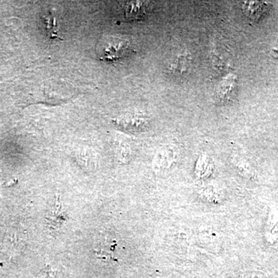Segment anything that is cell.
Instances as JSON below:
<instances>
[{
    "label": "cell",
    "mask_w": 278,
    "mask_h": 278,
    "mask_svg": "<svg viewBox=\"0 0 278 278\" xmlns=\"http://www.w3.org/2000/svg\"><path fill=\"white\" fill-rule=\"evenodd\" d=\"M131 44L128 40L111 36L102 42L100 47V61L114 62L129 55Z\"/></svg>",
    "instance_id": "obj_1"
},
{
    "label": "cell",
    "mask_w": 278,
    "mask_h": 278,
    "mask_svg": "<svg viewBox=\"0 0 278 278\" xmlns=\"http://www.w3.org/2000/svg\"><path fill=\"white\" fill-rule=\"evenodd\" d=\"M148 121L149 119L146 116L137 113H128L112 120L116 126L128 131L142 130L147 126Z\"/></svg>",
    "instance_id": "obj_2"
},
{
    "label": "cell",
    "mask_w": 278,
    "mask_h": 278,
    "mask_svg": "<svg viewBox=\"0 0 278 278\" xmlns=\"http://www.w3.org/2000/svg\"><path fill=\"white\" fill-rule=\"evenodd\" d=\"M67 216L62 209V204L59 199H57L54 206L48 211L47 215V222L50 228L53 230L60 229L63 223L66 221Z\"/></svg>",
    "instance_id": "obj_3"
},
{
    "label": "cell",
    "mask_w": 278,
    "mask_h": 278,
    "mask_svg": "<svg viewBox=\"0 0 278 278\" xmlns=\"http://www.w3.org/2000/svg\"><path fill=\"white\" fill-rule=\"evenodd\" d=\"M244 10L250 19L258 20L265 12L267 4L261 2H247L244 5Z\"/></svg>",
    "instance_id": "obj_4"
},
{
    "label": "cell",
    "mask_w": 278,
    "mask_h": 278,
    "mask_svg": "<svg viewBox=\"0 0 278 278\" xmlns=\"http://www.w3.org/2000/svg\"><path fill=\"white\" fill-rule=\"evenodd\" d=\"M43 21L45 23L46 30L47 34L50 36V38H58L63 40L61 36H58L57 33V23H56V18L53 16H43Z\"/></svg>",
    "instance_id": "obj_5"
},
{
    "label": "cell",
    "mask_w": 278,
    "mask_h": 278,
    "mask_svg": "<svg viewBox=\"0 0 278 278\" xmlns=\"http://www.w3.org/2000/svg\"><path fill=\"white\" fill-rule=\"evenodd\" d=\"M235 84L234 80H232V81L227 80L226 82H223V85L219 87V93H218L219 98L221 100L228 99V95H230V93L234 91L233 89H235Z\"/></svg>",
    "instance_id": "obj_6"
},
{
    "label": "cell",
    "mask_w": 278,
    "mask_h": 278,
    "mask_svg": "<svg viewBox=\"0 0 278 278\" xmlns=\"http://www.w3.org/2000/svg\"><path fill=\"white\" fill-rule=\"evenodd\" d=\"M142 2H130V4H127L126 5V10H125V13H126L127 17H135L137 16V14H140L141 12H143V11L141 10L142 9Z\"/></svg>",
    "instance_id": "obj_7"
},
{
    "label": "cell",
    "mask_w": 278,
    "mask_h": 278,
    "mask_svg": "<svg viewBox=\"0 0 278 278\" xmlns=\"http://www.w3.org/2000/svg\"><path fill=\"white\" fill-rule=\"evenodd\" d=\"M272 55L275 57H278V38L277 39L276 43L272 50Z\"/></svg>",
    "instance_id": "obj_8"
}]
</instances>
